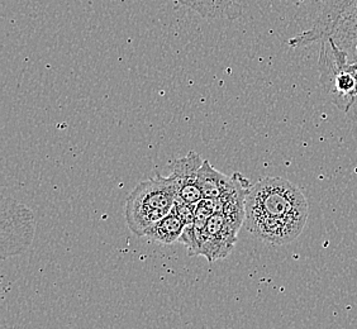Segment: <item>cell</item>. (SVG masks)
<instances>
[{
  "mask_svg": "<svg viewBox=\"0 0 357 329\" xmlns=\"http://www.w3.org/2000/svg\"><path fill=\"white\" fill-rule=\"evenodd\" d=\"M245 211L248 232L275 246L296 240L310 215L302 189L282 178H264L250 186Z\"/></svg>",
  "mask_w": 357,
  "mask_h": 329,
  "instance_id": "6da1fadb",
  "label": "cell"
},
{
  "mask_svg": "<svg viewBox=\"0 0 357 329\" xmlns=\"http://www.w3.org/2000/svg\"><path fill=\"white\" fill-rule=\"evenodd\" d=\"M324 41L335 42L350 63H357V0H314L310 27L288 45L299 48Z\"/></svg>",
  "mask_w": 357,
  "mask_h": 329,
  "instance_id": "7a4b0ae2",
  "label": "cell"
},
{
  "mask_svg": "<svg viewBox=\"0 0 357 329\" xmlns=\"http://www.w3.org/2000/svg\"><path fill=\"white\" fill-rule=\"evenodd\" d=\"M176 198V188L170 176L156 175L141 181L128 195L124 209L132 234L144 236L150 227L172 213Z\"/></svg>",
  "mask_w": 357,
  "mask_h": 329,
  "instance_id": "3957f363",
  "label": "cell"
},
{
  "mask_svg": "<svg viewBox=\"0 0 357 329\" xmlns=\"http://www.w3.org/2000/svg\"><path fill=\"white\" fill-rule=\"evenodd\" d=\"M242 222L232 217L215 213L208 220H194L186 226L180 237L190 256L202 254L208 262L225 259L234 250Z\"/></svg>",
  "mask_w": 357,
  "mask_h": 329,
  "instance_id": "277c9868",
  "label": "cell"
},
{
  "mask_svg": "<svg viewBox=\"0 0 357 329\" xmlns=\"http://www.w3.org/2000/svg\"><path fill=\"white\" fill-rule=\"evenodd\" d=\"M319 84L331 103L347 113L357 94L355 63H350L347 55L335 42H321L318 59Z\"/></svg>",
  "mask_w": 357,
  "mask_h": 329,
  "instance_id": "5b68a950",
  "label": "cell"
},
{
  "mask_svg": "<svg viewBox=\"0 0 357 329\" xmlns=\"http://www.w3.org/2000/svg\"><path fill=\"white\" fill-rule=\"evenodd\" d=\"M203 162L199 153L189 151L186 156L174 160L170 164L169 176L176 188L178 199L189 204H198L204 198L198 184V174Z\"/></svg>",
  "mask_w": 357,
  "mask_h": 329,
  "instance_id": "8992f818",
  "label": "cell"
},
{
  "mask_svg": "<svg viewBox=\"0 0 357 329\" xmlns=\"http://www.w3.org/2000/svg\"><path fill=\"white\" fill-rule=\"evenodd\" d=\"M240 176V172H234L231 178L226 176L223 172L215 170L208 160H204L198 174V184L204 198H220L236 188Z\"/></svg>",
  "mask_w": 357,
  "mask_h": 329,
  "instance_id": "52a82bcc",
  "label": "cell"
},
{
  "mask_svg": "<svg viewBox=\"0 0 357 329\" xmlns=\"http://www.w3.org/2000/svg\"><path fill=\"white\" fill-rule=\"evenodd\" d=\"M180 3L208 21L220 18L234 20L241 14L237 0H180Z\"/></svg>",
  "mask_w": 357,
  "mask_h": 329,
  "instance_id": "ba28073f",
  "label": "cell"
},
{
  "mask_svg": "<svg viewBox=\"0 0 357 329\" xmlns=\"http://www.w3.org/2000/svg\"><path fill=\"white\" fill-rule=\"evenodd\" d=\"M185 229V223L181 220L175 212L167 214L162 220L156 222L153 226L150 227L144 236L149 240L158 242L162 245H172L174 242L180 240L181 234Z\"/></svg>",
  "mask_w": 357,
  "mask_h": 329,
  "instance_id": "9c48e42d",
  "label": "cell"
},
{
  "mask_svg": "<svg viewBox=\"0 0 357 329\" xmlns=\"http://www.w3.org/2000/svg\"><path fill=\"white\" fill-rule=\"evenodd\" d=\"M355 69H356V76H357V63H355ZM349 117L352 119V121H355L357 122V94L356 98H355V102L352 104V107H351V109L346 113Z\"/></svg>",
  "mask_w": 357,
  "mask_h": 329,
  "instance_id": "30bf717a",
  "label": "cell"
}]
</instances>
